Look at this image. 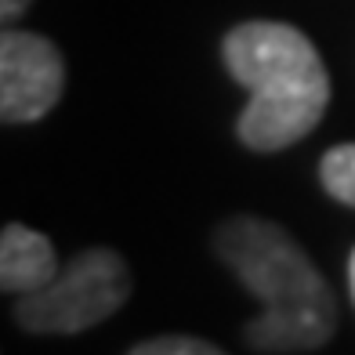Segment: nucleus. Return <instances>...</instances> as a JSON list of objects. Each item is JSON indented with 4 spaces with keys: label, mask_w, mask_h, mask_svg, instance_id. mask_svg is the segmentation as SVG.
<instances>
[{
    "label": "nucleus",
    "mask_w": 355,
    "mask_h": 355,
    "mask_svg": "<svg viewBox=\"0 0 355 355\" xmlns=\"http://www.w3.org/2000/svg\"><path fill=\"white\" fill-rule=\"evenodd\" d=\"M214 250L261 301L243 337L257 352H315L337 330V301L312 257L276 221L239 214L214 232Z\"/></svg>",
    "instance_id": "1"
},
{
    "label": "nucleus",
    "mask_w": 355,
    "mask_h": 355,
    "mask_svg": "<svg viewBox=\"0 0 355 355\" xmlns=\"http://www.w3.org/2000/svg\"><path fill=\"white\" fill-rule=\"evenodd\" d=\"M225 69L250 91L236 120L254 153H279L315 131L330 105V76L315 44L286 22H243L221 40Z\"/></svg>",
    "instance_id": "2"
},
{
    "label": "nucleus",
    "mask_w": 355,
    "mask_h": 355,
    "mask_svg": "<svg viewBox=\"0 0 355 355\" xmlns=\"http://www.w3.org/2000/svg\"><path fill=\"white\" fill-rule=\"evenodd\" d=\"M131 297V272L116 250L91 247L58 268V276L29 290L15 304V319L29 334H80L98 327Z\"/></svg>",
    "instance_id": "3"
},
{
    "label": "nucleus",
    "mask_w": 355,
    "mask_h": 355,
    "mask_svg": "<svg viewBox=\"0 0 355 355\" xmlns=\"http://www.w3.org/2000/svg\"><path fill=\"white\" fill-rule=\"evenodd\" d=\"M66 87L62 51L37 33L4 29L0 37V116L4 123H33L55 109Z\"/></svg>",
    "instance_id": "4"
},
{
    "label": "nucleus",
    "mask_w": 355,
    "mask_h": 355,
    "mask_svg": "<svg viewBox=\"0 0 355 355\" xmlns=\"http://www.w3.org/2000/svg\"><path fill=\"white\" fill-rule=\"evenodd\" d=\"M58 257L51 239L26 229V225H8L0 236V286L11 294H29L40 290L58 276Z\"/></svg>",
    "instance_id": "5"
},
{
    "label": "nucleus",
    "mask_w": 355,
    "mask_h": 355,
    "mask_svg": "<svg viewBox=\"0 0 355 355\" xmlns=\"http://www.w3.org/2000/svg\"><path fill=\"white\" fill-rule=\"evenodd\" d=\"M319 178H322V189H327L337 203L355 207V141L334 145L319 164Z\"/></svg>",
    "instance_id": "6"
},
{
    "label": "nucleus",
    "mask_w": 355,
    "mask_h": 355,
    "mask_svg": "<svg viewBox=\"0 0 355 355\" xmlns=\"http://www.w3.org/2000/svg\"><path fill=\"white\" fill-rule=\"evenodd\" d=\"M127 355H225V352L200 341V337H153V341L135 345Z\"/></svg>",
    "instance_id": "7"
},
{
    "label": "nucleus",
    "mask_w": 355,
    "mask_h": 355,
    "mask_svg": "<svg viewBox=\"0 0 355 355\" xmlns=\"http://www.w3.org/2000/svg\"><path fill=\"white\" fill-rule=\"evenodd\" d=\"M26 8H29V0H0V15H4V22H15Z\"/></svg>",
    "instance_id": "8"
},
{
    "label": "nucleus",
    "mask_w": 355,
    "mask_h": 355,
    "mask_svg": "<svg viewBox=\"0 0 355 355\" xmlns=\"http://www.w3.org/2000/svg\"><path fill=\"white\" fill-rule=\"evenodd\" d=\"M348 290H352V301H355V250L348 257Z\"/></svg>",
    "instance_id": "9"
}]
</instances>
